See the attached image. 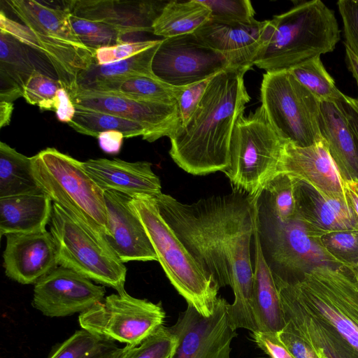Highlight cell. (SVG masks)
<instances>
[{
    "label": "cell",
    "instance_id": "obj_1",
    "mask_svg": "<svg viewBox=\"0 0 358 358\" xmlns=\"http://www.w3.org/2000/svg\"><path fill=\"white\" fill-rule=\"evenodd\" d=\"M259 196L236 189L228 194L180 202L169 194L155 197L160 214L220 288L229 286L234 302L229 317L234 329L258 331L253 311L250 245Z\"/></svg>",
    "mask_w": 358,
    "mask_h": 358
},
{
    "label": "cell",
    "instance_id": "obj_2",
    "mask_svg": "<svg viewBox=\"0 0 358 358\" xmlns=\"http://www.w3.org/2000/svg\"><path fill=\"white\" fill-rule=\"evenodd\" d=\"M247 71L228 67L213 76L188 122L169 137V155L185 172L205 176L229 166L233 130L250 100Z\"/></svg>",
    "mask_w": 358,
    "mask_h": 358
},
{
    "label": "cell",
    "instance_id": "obj_3",
    "mask_svg": "<svg viewBox=\"0 0 358 358\" xmlns=\"http://www.w3.org/2000/svg\"><path fill=\"white\" fill-rule=\"evenodd\" d=\"M341 30L333 10L320 0L301 1L268 20L264 45L254 65L289 71L332 52Z\"/></svg>",
    "mask_w": 358,
    "mask_h": 358
},
{
    "label": "cell",
    "instance_id": "obj_4",
    "mask_svg": "<svg viewBox=\"0 0 358 358\" xmlns=\"http://www.w3.org/2000/svg\"><path fill=\"white\" fill-rule=\"evenodd\" d=\"M131 203L138 215L170 282L187 305L208 317L214 312L220 287L194 257L159 213L155 197L136 196Z\"/></svg>",
    "mask_w": 358,
    "mask_h": 358
},
{
    "label": "cell",
    "instance_id": "obj_5",
    "mask_svg": "<svg viewBox=\"0 0 358 358\" xmlns=\"http://www.w3.org/2000/svg\"><path fill=\"white\" fill-rule=\"evenodd\" d=\"M34 177L41 191L95 231L108 234L103 191L85 171L83 162L47 148L31 157Z\"/></svg>",
    "mask_w": 358,
    "mask_h": 358
},
{
    "label": "cell",
    "instance_id": "obj_6",
    "mask_svg": "<svg viewBox=\"0 0 358 358\" xmlns=\"http://www.w3.org/2000/svg\"><path fill=\"white\" fill-rule=\"evenodd\" d=\"M56 245L58 266L103 286L125 292L127 268L105 236L56 203L49 223Z\"/></svg>",
    "mask_w": 358,
    "mask_h": 358
},
{
    "label": "cell",
    "instance_id": "obj_7",
    "mask_svg": "<svg viewBox=\"0 0 358 358\" xmlns=\"http://www.w3.org/2000/svg\"><path fill=\"white\" fill-rule=\"evenodd\" d=\"M285 142L262 105L248 116L243 113L234 126L230 163L223 173L234 189L251 196H259L276 175Z\"/></svg>",
    "mask_w": 358,
    "mask_h": 358
},
{
    "label": "cell",
    "instance_id": "obj_8",
    "mask_svg": "<svg viewBox=\"0 0 358 358\" xmlns=\"http://www.w3.org/2000/svg\"><path fill=\"white\" fill-rule=\"evenodd\" d=\"M285 281L307 309L358 351V283L347 266H320Z\"/></svg>",
    "mask_w": 358,
    "mask_h": 358
},
{
    "label": "cell",
    "instance_id": "obj_9",
    "mask_svg": "<svg viewBox=\"0 0 358 358\" xmlns=\"http://www.w3.org/2000/svg\"><path fill=\"white\" fill-rule=\"evenodd\" d=\"M256 223L264 257L274 276L299 278L320 266H345L301 221L294 217L280 222L259 199Z\"/></svg>",
    "mask_w": 358,
    "mask_h": 358
},
{
    "label": "cell",
    "instance_id": "obj_10",
    "mask_svg": "<svg viewBox=\"0 0 358 358\" xmlns=\"http://www.w3.org/2000/svg\"><path fill=\"white\" fill-rule=\"evenodd\" d=\"M260 92L262 106L284 141L306 147L323 138L320 101L289 71L266 72Z\"/></svg>",
    "mask_w": 358,
    "mask_h": 358
},
{
    "label": "cell",
    "instance_id": "obj_11",
    "mask_svg": "<svg viewBox=\"0 0 358 358\" xmlns=\"http://www.w3.org/2000/svg\"><path fill=\"white\" fill-rule=\"evenodd\" d=\"M161 303L137 299L125 292L112 294L81 313L83 329L110 341L137 346L164 324Z\"/></svg>",
    "mask_w": 358,
    "mask_h": 358
},
{
    "label": "cell",
    "instance_id": "obj_12",
    "mask_svg": "<svg viewBox=\"0 0 358 358\" xmlns=\"http://www.w3.org/2000/svg\"><path fill=\"white\" fill-rule=\"evenodd\" d=\"M228 67L226 58L194 33L163 38L152 63L155 77L176 87L210 78Z\"/></svg>",
    "mask_w": 358,
    "mask_h": 358
},
{
    "label": "cell",
    "instance_id": "obj_13",
    "mask_svg": "<svg viewBox=\"0 0 358 358\" xmlns=\"http://www.w3.org/2000/svg\"><path fill=\"white\" fill-rule=\"evenodd\" d=\"M229 303L218 297L213 313L200 315L192 306L170 327L178 345L170 358H231V344L236 336L229 317Z\"/></svg>",
    "mask_w": 358,
    "mask_h": 358
},
{
    "label": "cell",
    "instance_id": "obj_14",
    "mask_svg": "<svg viewBox=\"0 0 358 358\" xmlns=\"http://www.w3.org/2000/svg\"><path fill=\"white\" fill-rule=\"evenodd\" d=\"M71 96L76 108L108 113L141 124L144 140L170 137L180 126L178 103H164L114 92L77 90Z\"/></svg>",
    "mask_w": 358,
    "mask_h": 358
},
{
    "label": "cell",
    "instance_id": "obj_15",
    "mask_svg": "<svg viewBox=\"0 0 358 358\" xmlns=\"http://www.w3.org/2000/svg\"><path fill=\"white\" fill-rule=\"evenodd\" d=\"M0 31L10 34L44 56L70 96L78 90V75L95 61V51L75 45L55 34L31 30L7 17L3 10L0 13Z\"/></svg>",
    "mask_w": 358,
    "mask_h": 358
},
{
    "label": "cell",
    "instance_id": "obj_16",
    "mask_svg": "<svg viewBox=\"0 0 358 358\" xmlns=\"http://www.w3.org/2000/svg\"><path fill=\"white\" fill-rule=\"evenodd\" d=\"M105 294L103 285L58 266L34 285L31 303L45 316L64 317L87 310L102 301Z\"/></svg>",
    "mask_w": 358,
    "mask_h": 358
},
{
    "label": "cell",
    "instance_id": "obj_17",
    "mask_svg": "<svg viewBox=\"0 0 358 358\" xmlns=\"http://www.w3.org/2000/svg\"><path fill=\"white\" fill-rule=\"evenodd\" d=\"M278 173L287 174L308 184L324 197L347 201L343 180L324 138L306 147L286 141Z\"/></svg>",
    "mask_w": 358,
    "mask_h": 358
},
{
    "label": "cell",
    "instance_id": "obj_18",
    "mask_svg": "<svg viewBox=\"0 0 358 358\" xmlns=\"http://www.w3.org/2000/svg\"><path fill=\"white\" fill-rule=\"evenodd\" d=\"M108 217L106 239L120 261H157L146 230L133 207L131 197L123 193L103 192Z\"/></svg>",
    "mask_w": 358,
    "mask_h": 358
},
{
    "label": "cell",
    "instance_id": "obj_19",
    "mask_svg": "<svg viewBox=\"0 0 358 358\" xmlns=\"http://www.w3.org/2000/svg\"><path fill=\"white\" fill-rule=\"evenodd\" d=\"M268 24V20L238 22L210 18L194 33L221 53L229 67L248 71L264 45Z\"/></svg>",
    "mask_w": 358,
    "mask_h": 358
},
{
    "label": "cell",
    "instance_id": "obj_20",
    "mask_svg": "<svg viewBox=\"0 0 358 358\" xmlns=\"http://www.w3.org/2000/svg\"><path fill=\"white\" fill-rule=\"evenodd\" d=\"M273 278L285 324L309 343L322 358H358V351L332 326L307 309L285 280Z\"/></svg>",
    "mask_w": 358,
    "mask_h": 358
},
{
    "label": "cell",
    "instance_id": "obj_21",
    "mask_svg": "<svg viewBox=\"0 0 358 358\" xmlns=\"http://www.w3.org/2000/svg\"><path fill=\"white\" fill-rule=\"evenodd\" d=\"M3 253L6 275L22 285L36 284L58 266L55 242L46 229L6 236Z\"/></svg>",
    "mask_w": 358,
    "mask_h": 358
},
{
    "label": "cell",
    "instance_id": "obj_22",
    "mask_svg": "<svg viewBox=\"0 0 358 358\" xmlns=\"http://www.w3.org/2000/svg\"><path fill=\"white\" fill-rule=\"evenodd\" d=\"M168 1H67L71 15L119 27L128 34L152 32V24Z\"/></svg>",
    "mask_w": 358,
    "mask_h": 358
},
{
    "label": "cell",
    "instance_id": "obj_23",
    "mask_svg": "<svg viewBox=\"0 0 358 358\" xmlns=\"http://www.w3.org/2000/svg\"><path fill=\"white\" fill-rule=\"evenodd\" d=\"M83 166L103 192L113 190L131 198L156 197L162 193L160 180L148 162L99 158L83 162Z\"/></svg>",
    "mask_w": 358,
    "mask_h": 358
},
{
    "label": "cell",
    "instance_id": "obj_24",
    "mask_svg": "<svg viewBox=\"0 0 358 358\" xmlns=\"http://www.w3.org/2000/svg\"><path fill=\"white\" fill-rule=\"evenodd\" d=\"M296 214L316 236L334 231H358V219L348 201L322 196L307 183L296 180Z\"/></svg>",
    "mask_w": 358,
    "mask_h": 358
},
{
    "label": "cell",
    "instance_id": "obj_25",
    "mask_svg": "<svg viewBox=\"0 0 358 358\" xmlns=\"http://www.w3.org/2000/svg\"><path fill=\"white\" fill-rule=\"evenodd\" d=\"M320 129L342 180H358V143L335 101H320Z\"/></svg>",
    "mask_w": 358,
    "mask_h": 358
},
{
    "label": "cell",
    "instance_id": "obj_26",
    "mask_svg": "<svg viewBox=\"0 0 358 358\" xmlns=\"http://www.w3.org/2000/svg\"><path fill=\"white\" fill-rule=\"evenodd\" d=\"M256 221L253 235L252 302L255 318L259 331L278 332L285 327V321L274 278L262 250Z\"/></svg>",
    "mask_w": 358,
    "mask_h": 358
},
{
    "label": "cell",
    "instance_id": "obj_27",
    "mask_svg": "<svg viewBox=\"0 0 358 358\" xmlns=\"http://www.w3.org/2000/svg\"><path fill=\"white\" fill-rule=\"evenodd\" d=\"M53 202L45 193L0 198V234H30L45 230Z\"/></svg>",
    "mask_w": 358,
    "mask_h": 358
},
{
    "label": "cell",
    "instance_id": "obj_28",
    "mask_svg": "<svg viewBox=\"0 0 358 358\" xmlns=\"http://www.w3.org/2000/svg\"><path fill=\"white\" fill-rule=\"evenodd\" d=\"M36 70L26 46L0 31V101L13 102L22 96L24 87Z\"/></svg>",
    "mask_w": 358,
    "mask_h": 358
},
{
    "label": "cell",
    "instance_id": "obj_29",
    "mask_svg": "<svg viewBox=\"0 0 358 358\" xmlns=\"http://www.w3.org/2000/svg\"><path fill=\"white\" fill-rule=\"evenodd\" d=\"M161 43L121 61L102 65L97 64L94 61L87 70L78 75V90H94L103 83L129 76L156 78L152 72V63Z\"/></svg>",
    "mask_w": 358,
    "mask_h": 358
},
{
    "label": "cell",
    "instance_id": "obj_30",
    "mask_svg": "<svg viewBox=\"0 0 358 358\" xmlns=\"http://www.w3.org/2000/svg\"><path fill=\"white\" fill-rule=\"evenodd\" d=\"M210 19L200 0L168 1L152 24V33L164 38L194 33Z\"/></svg>",
    "mask_w": 358,
    "mask_h": 358
},
{
    "label": "cell",
    "instance_id": "obj_31",
    "mask_svg": "<svg viewBox=\"0 0 358 358\" xmlns=\"http://www.w3.org/2000/svg\"><path fill=\"white\" fill-rule=\"evenodd\" d=\"M43 192L32 171L31 157L0 143V198Z\"/></svg>",
    "mask_w": 358,
    "mask_h": 358
},
{
    "label": "cell",
    "instance_id": "obj_32",
    "mask_svg": "<svg viewBox=\"0 0 358 358\" xmlns=\"http://www.w3.org/2000/svg\"><path fill=\"white\" fill-rule=\"evenodd\" d=\"M183 88L169 85L157 78L134 76L103 83L91 91L114 92L155 102L176 103Z\"/></svg>",
    "mask_w": 358,
    "mask_h": 358
},
{
    "label": "cell",
    "instance_id": "obj_33",
    "mask_svg": "<svg viewBox=\"0 0 358 358\" xmlns=\"http://www.w3.org/2000/svg\"><path fill=\"white\" fill-rule=\"evenodd\" d=\"M76 108L75 116L68 124L80 134L97 138L101 132L117 131L124 138L141 136L144 140L146 137L145 128L134 121L102 111Z\"/></svg>",
    "mask_w": 358,
    "mask_h": 358
},
{
    "label": "cell",
    "instance_id": "obj_34",
    "mask_svg": "<svg viewBox=\"0 0 358 358\" xmlns=\"http://www.w3.org/2000/svg\"><path fill=\"white\" fill-rule=\"evenodd\" d=\"M296 180L287 174L278 173L266 183L259 197L281 222H286L295 216Z\"/></svg>",
    "mask_w": 358,
    "mask_h": 358
},
{
    "label": "cell",
    "instance_id": "obj_35",
    "mask_svg": "<svg viewBox=\"0 0 358 358\" xmlns=\"http://www.w3.org/2000/svg\"><path fill=\"white\" fill-rule=\"evenodd\" d=\"M289 71L320 101H335L343 93L337 88L333 78L324 66L320 57Z\"/></svg>",
    "mask_w": 358,
    "mask_h": 358
},
{
    "label": "cell",
    "instance_id": "obj_36",
    "mask_svg": "<svg viewBox=\"0 0 358 358\" xmlns=\"http://www.w3.org/2000/svg\"><path fill=\"white\" fill-rule=\"evenodd\" d=\"M70 20L78 38L86 47L94 51L101 48L122 43L124 42L123 36L128 34L127 31L119 27L82 19L71 14Z\"/></svg>",
    "mask_w": 358,
    "mask_h": 358
},
{
    "label": "cell",
    "instance_id": "obj_37",
    "mask_svg": "<svg viewBox=\"0 0 358 358\" xmlns=\"http://www.w3.org/2000/svg\"><path fill=\"white\" fill-rule=\"evenodd\" d=\"M177 345V336L163 324L138 345H127L120 358H170Z\"/></svg>",
    "mask_w": 358,
    "mask_h": 358
},
{
    "label": "cell",
    "instance_id": "obj_38",
    "mask_svg": "<svg viewBox=\"0 0 358 358\" xmlns=\"http://www.w3.org/2000/svg\"><path fill=\"white\" fill-rule=\"evenodd\" d=\"M63 87L57 79L36 70L27 81L22 97L27 103L38 106L41 110L54 111L55 99Z\"/></svg>",
    "mask_w": 358,
    "mask_h": 358
},
{
    "label": "cell",
    "instance_id": "obj_39",
    "mask_svg": "<svg viewBox=\"0 0 358 358\" xmlns=\"http://www.w3.org/2000/svg\"><path fill=\"white\" fill-rule=\"evenodd\" d=\"M320 238L324 248L345 266L358 265V231L329 232Z\"/></svg>",
    "mask_w": 358,
    "mask_h": 358
},
{
    "label": "cell",
    "instance_id": "obj_40",
    "mask_svg": "<svg viewBox=\"0 0 358 358\" xmlns=\"http://www.w3.org/2000/svg\"><path fill=\"white\" fill-rule=\"evenodd\" d=\"M210 10V18L229 22L255 20V9L248 0H200Z\"/></svg>",
    "mask_w": 358,
    "mask_h": 358
},
{
    "label": "cell",
    "instance_id": "obj_41",
    "mask_svg": "<svg viewBox=\"0 0 358 358\" xmlns=\"http://www.w3.org/2000/svg\"><path fill=\"white\" fill-rule=\"evenodd\" d=\"M106 340L85 329L76 331L49 358H85Z\"/></svg>",
    "mask_w": 358,
    "mask_h": 358
},
{
    "label": "cell",
    "instance_id": "obj_42",
    "mask_svg": "<svg viewBox=\"0 0 358 358\" xmlns=\"http://www.w3.org/2000/svg\"><path fill=\"white\" fill-rule=\"evenodd\" d=\"M162 39L124 42L95 51V62L102 65L121 61L136 55L159 43Z\"/></svg>",
    "mask_w": 358,
    "mask_h": 358
},
{
    "label": "cell",
    "instance_id": "obj_43",
    "mask_svg": "<svg viewBox=\"0 0 358 358\" xmlns=\"http://www.w3.org/2000/svg\"><path fill=\"white\" fill-rule=\"evenodd\" d=\"M337 6L343 21L345 46L358 59V0H340Z\"/></svg>",
    "mask_w": 358,
    "mask_h": 358
},
{
    "label": "cell",
    "instance_id": "obj_44",
    "mask_svg": "<svg viewBox=\"0 0 358 358\" xmlns=\"http://www.w3.org/2000/svg\"><path fill=\"white\" fill-rule=\"evenodd\" d=\"M212 78L185 87L181 91L177 100L180 118V127H184L194 114Z\"/></svg>",
    "mask_w": 358,
    "mask_h": 358
},
{
    "label": "cell",
    "instance_id": "obj_45",
    "mask_svg": "<svg viewBox=\"0 0 358 358\" xmlns=\"http://www.w3.org/2000/svg\"><path fill=\"white\" fill-rule=\"evenodd\" d=\"M278 336L294 358H322L309 343L287 324L278 332Z\"/></svg>",
    "mask_w": 358,
    "mask_h": 358
},
{
    "label": "cell",
    "instance_id": "obj_46",
    "mask_svg": "<svg viewBox=\"0 0 358 358\" xmlns=\"http://www.w3.org/2000/svg\"><path fill=\"white\" fill-rule=\"evenodd\" d=\"M251 336L257 346L270 358H294L279 339L278 332L258 331L252 332Z\"/></svg>",
    "mask_w": 358,
    "mask_h": 358
},
{
    "label": "cell",
    "instance_id": "obj_47",
    "mask_svg": "<svg viewBox=\"0 0 358 358\" xmlns=\"http://www.w3.org/2000/svg\"><path fill=\"white\" fill-rule=\"evenodd\" d=\"M76 108L68 92L61 87L56 93L54 112L59 121L69 124L74 117Z\"/></svg>",
    "mask_w": 358,
    "mask_h": 358
},
{
    "label": "cell",
    "instance_id": "obj_48",
    "mask_svg": "<svg viewBox=\"0 0 358 358\" xmlns=\"http://www.w3.org/2000/svg\"><path fill=\"white\" fill-rule=\"evenodd\" d=\"M124 138V134L117 131H103L97 137L100 148L104 152L112 155L120 152Z\"/></svg>",
    "mask_w": 358,
    "mask_h": 358
},
{
    "label": "cell",
    "instance_id": "obj_49",
    "mask_svg": "<svg viewBox=\"0 0 358 358\" xmlns=\"http://www.w3.org/2000/svg\"><path fill=\"white\" fill-rule=\"evenodd\" d=\"M348 120L358 143V103L355 99L344 94L337 101Z\"/></svg>",
    "mask_w": 358,
    "mask_h": 358
},
{
    "label": "cell",
    "instance_id": "obj_50",
    "mask_svg": "<svg viewBox=\"0 0 358 358\" xmlns=\"http://www.w3.org/2000/svg\"><path fill=\"white\" fill-rule=\"evenodd\" d=\"M124 351V348H119L113 341L106 340L85 358H120Z\"/></svg>",
    "mask_w": 358,
    "mask_h": 358
},
{
    "label": "cell",
    "instance_id": "obj_51",
    "mask_svg": "<svg viewBox=\"0 0 358 358\" xmlns=\"http://www.w3.org/2000/svg\"><path fill=\"white\" fill-rule=\"evenodd\" d=\"M343 185L348 203L358 219V180H343Z\"/></svg>",
    "mask_w": 358,
    "mask_h": 358
},
{
    "label": "cell",
    "instance_id": "obj_52",
    "mask_svg": "<svg viewBox=\"0 0 358 358\" xmlns=\"http://www.w3.org/2000/svg\"><path fill=\"white\" fill-rule=\"evenodd\" d=\"M13 111V103L9 101H0V128L10 124Z\"/></svg>",
    "mask_w": 358,
    "mask_h": 358
},
{
    "label": "cell",
    "instance_id": "obj_53",
    "mask_svg": "<svg viewBox=\"0 0 358 358\" xmlns=\"http://www.w3.org/2000/svg\"><path fill=\"white\" fill-rule=\"evenodd\" d=\"M345 58L348 68L355 79L358 88V59L348 48H345ZM355 99L358 103V96Z\"/></svg>",
    "mask_w": 358,
    "mask_h": 358
},
{
    "label": "cell",
    "instance_id": "obj_54",
    "mask_svg": "<svg viewBox=\"0 0 358 358\" xmlns=\"http://www.w3.org/2000/svg\"><path fill=\"white\" fill-rule=\"evenodd\" d=\"M347 267L349 268V270L352 273L353 277L355 278V280L358 283V270L352 266H348Z\"/></svg>",
    "mask_w": 358,
    "mask_h": 358
},
{
    "label": "cell",
    "instance_id": "obj_55",
    "mask_svg": "<svg viewBox=\"0 0 358 358\" xmlns=\"http://www.w3.org/2000/svg\"><path fill=\"white\" fill-rule=\"evenodd\" d=\"M354 267L356 268L358 270V265L357 266H355Z\"/></svg>",
    "mask_w": 358,
    "mask_h": 358
}]
</instances>
